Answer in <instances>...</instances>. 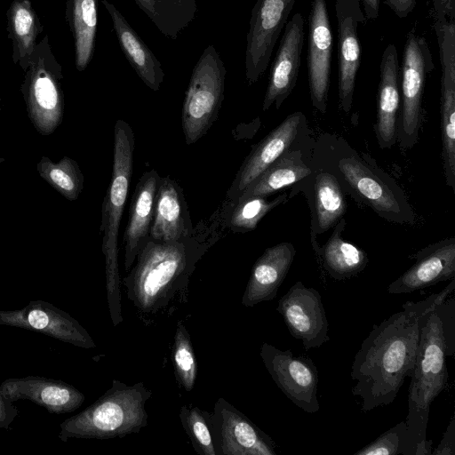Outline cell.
Instances as JSON below:
<instances>
[{
  "instance_id": "obj_8",
  "label": "cell",
  "mask_w": 455,
  "mask_h": 455,
  "mask_svg": "<svg viewBox=\"0 0 455 455\" xmlns=\"http://www.w3.org/2000/svg\"><path fill=\"white\" fill-rule=\"evenodd\" d=\"M226 68L213 44H209L195 65L181 110L187 145L199 140L217 120L224 100Z\"/></svg>"
},
{
  "instance_id": "obj_32",
  "label": "cell",
  "mask_w": 455,
  "mask_h": 455,
  "mask_svg": "<svg viewBox=\"0 0 455 455\" xmlns=\"http://www.w3.org/2000/svg\"><path fill=\"white\" fill-rule=\"evenodd\" d=\"M166 37L177 39L197 15L196 0H134Z\"/></svg>"
},
{
  "instance_id": "obj_21",
  "label": "cell",
  "mask_w": 455,
  "mask_h": 455,
  "mask_svg": "<svg viewBox=\"0 0 455 455\" xmlns=\"http://www.w3.org/2000/svg\"><path fill=\"white\" fill-rule=\"evenodd\" d=\"M411 258L415 263L388 285V293H410L455 278L454 236L431 243Z\"/></svg>"
},
{
  "instance_id": "obj_20",
  "label": "cell",
  "mask_w": 455,
  "mask_h": 455,
  "mask_svg": "<svg viewBox=\"0 0 455 455\" xmlns=\"http://www.w3.org/2000/svg\"><path fill=\"white\" fill-rule=\"evenodd\" d=\"M294 184L291 195L303 192L310 208L312 244L315 235L332 228L343 218L347 208L345 192L334 175L320 168Z\"/></svg>"
},
{
  "instance_id": "obj_19",
  "label": "cell",
  "mask_w": 455,
  "mask_h": 455,
  "mask_svg": "<svg viewBox=\"0 0 455 455\" xmlns=\"http://www.w3.org/2000/svg\"><path fill=\"white\" fill-rule=\"evenodd\" d=\"M304 36V18L300 12H297L284 26L270 70L263 111L268 110L273 104L275 109H279L293 91L299 73Z\"/></svg>"
},
{
  "instance_id": "obj_2",
  "label": "cell",
  "mask_w": 455,
  "mask_h": 455,
  "mask_svg": "<svg viewBox=\"0 0 455 455\" xmlns=\"http://www.w3.org/2000/svg\"><path fill=\"white\" fill-rule=\"evenodd\" d=\"M419 301H407L403 310L373 325L363 340L351 367L352 394L361 398L364 412L390 404L405 379L411 377L419 340Z\"/></svg>"
},
{
  "instance_id": "obj_15",
  "label": "cell",
  "mask_w": 455,
  "mask_h": 455,
  "mask_svg": "<svg viewBox=\"0 0 455 455\" xmlns=\"http://www.w3.org/2000/svg\"><path fill=\"white\" fill-rule=\"evenodd\" d=\"M290 334L301 340L306 351L330 341L329 322L320 293L296 282L282 296L276 307Z\"/></svg>"
},
{
  "instance_id": "obj_18",
  "label": "cell",
  "mask_w": 455,
  "mask_h": 455,
  "mask_svg": "<svg viewBox=\"0 0 455 455\" xmlns=\"http://www.w3.org/2000/svg\"><path fill=\"white\" fill-rule=\"evenodd\" d=\"M332 34L325 0H313L308 18L307 75L312 106L325 114L330 88Z\"/></svg>"
},
{
  "instance_id": "obj_29",
  "label": "cell",
  "mask_w": 455,
  "mask_h": 455,
  "mask_svg": "<svg viewBox=\"0 0 455 455\" xmlns=\"http://www.w3.org/2000/svg\"><path fill=\"white\" fill-rule=\"evenodd\" d=\"M345 227L346 220L342 218L332 228L326 243L315 251L325 271L335 280L352 278L361 273L369 261L365 251L342 238Z\"/></svg>"
},
{
  "instance_id": "obj_34",
  "label": "cell",
  "mask_w": 455,
  "mask_h": 455,
  "mask_svg": "<svg viewBox=\"0 0 455 455\" xmlns=\"http://www.w3.org/2000/svg\"><path fill=\"white\" fill-rule=\"evenodd\" d=\"M36 171L43 180L69 201L76 200L84 188L83 172L78 164L68 156L59 162L42 156Z\"/></svg>"
},
{
  "instance_id": "obj_9",
  "label": "cell",
  "mask_w": 455,
  "mask_h": 455,
  "mask_svg": "<svg viewBox=\"0 0 455 455\" xmlns=\"http://www.w3.org/2000/svg\"><path fill=\"white\" fill-rule=\"evenodd\" d=\"M426 38L411 30L406 36L401 66L402 108L396 122V142L403 149L413 148L419 139L425 111L422 97L427 76L434 70Z\"/></svg>"
},
{
  "instance_id": "obj_35",
  "label": "cell",
  "mask_w": 455,
  "mask_h": 455,
  "mask_svg": "<svg viewBox=\"0 0 455 455\" xmlns=\"http://www.w3.org/2000/svg\"><path fill=\"white\" fill-rule=\"evenodd\" d=\"M172 360L177 382L186 392H191L197 377V363L190 335L180 321L176 325Z\"/></svg>"
},
{
  "instance_id": "obj_36",
  "label": "cell",
  "mask_w": 455,
  "mask_h": 455,
  "mask_svg": "<svg viewBox=\"0 0 455 455\" xmlns=\"http://www.w3.org/2000/svg\"><path fill=\"white\" fill-rule=\"evenodd\" d=\"M209 413L196 406H181L179 417L195 451L199 455H216L209 427Z\"/></svg>"
},
{
  "instance_id": "obj_37",
  "label": "cell",
  "mask_w": 455,
  "mask_h": 455,
  "mask_svg": "<svg viewBox=\"0 0 455 455\" xmlns=\"http://www.w3.org/2000/svg\"><path fill=\"white\" fill-rule=\"evenodd\" d=\"M415 455L404 420L382 433L377 439L355 452V455Z\"/></svg>"
},
{
  "instance_id": "obj_24",
  "label": "cell",
  "mask_w": 455,
  "mask_h": 455,
  "mask_svg": "<svg viewBox=\"0 0 455 455\" xmlns=\"http://www.w3.org/2000/svg\"><path fill=\"white\" fill-rule=\"evenodd\" d=\"M295 254L296 250L289 242L267 248L251 268L242 297V305L254 307L260 302L275 299Z\"/></svg>"
},
{
  "instance_id": "obj_6",
  "label": "cell",
  "mask_w": 455,
  "mask_h": 455,
  "mask_svg": "<svg viewBox=\"0 0 455 455\" xmlns=\"http://www.w3.org/2000/svg\"><path fill=\"white\" fill-rule=\"evenodd\" d=\"M135 137L132 128L122 119L114 128V157L110 184L102 203L100 233L105 257L106 290L113 326L124 321L117 239L133 169Z\"/></svg>"
},
{
  "instance_id": "obj_23",
  "label": "cell",
  "mask_w": 455,
  "mask_h": 455,
  "mask_svg": "<svg viewBox=\"0 0 455 455\" xmlns=\"http://www.w3.org/2000/svg\"><path fill=\"white\" fill-rule=\"evenodd\" d=\"M160 178L158 172L152 169L144 172L135 186L124 234V270L127 272L149 240Z\"/></svg>"
},
{
  "instance_id": "obj_4",
  "label": "cell",
  "mask_w": 455,
  "mask_h": 455,
  "mask_svg": "<svg viewBox=\"0 0 455 455\" xmlns=\"http://www.w3.org/2000/svg\"><path fill=\"white\" fill-rule=\"evenodd\" d=\"M311 163L336 177L345 193L388 222L414 225L416 216L403 189L366 153L346 139L322 133L315 140Z\"/></svg>"
},
{
  "instance_id": "obj_31",
  "label": "cell",
  "mask_w": 455,
  "mask_h": 455,
  "mask_svg": "<svg viewBox=\"0 0 455 455\" xmlns=\"http://www.w3.org/2000/svg\"><path fill=\"white\" fill-rule=\"evenodd\" d=\"M65 16L74 39L76 68L84 71L94 52L98 0H67Z\"/></svg>"
},
{
  "instance_id": "obj_12",
  "label": "cell",
  "mask_w": 455,
  "mask_h": 455,
  "mask_svg": "<svg viewBox=\"0 0 455 455\" xmlns=\"http://www.w3.org/2000/svg\"><path fill=\"white\" fill-rule=\"evenodd\" d=\"M216 455H276L274 440L248 417L220 397L209 413Z\"/></svg>"
},
{
  "instance_id": "obj_33",
  "label": "cell",
  "mask_w": 455,
  "mask_h": 455,
  "mask_svg": "<svg viewBox=\"0 0 455 455\" xmlns=\"http://www.w3.org/2000/svg\"><path fill=\"white\" fill-rule=\"evenodd\" d=\"M288 198L284 192L270 201L263 196L250 197L234 204L224 201L220 208L223 226L235 233L252 231L269 212L286 203Z\"/></svg>"
},
{
  "instance_id": "obj_13",
  "label": "cell",
  "mask_w": 455,
  "mask_h": 455,
  "mask_svg": "<svg viewBox=\"0 0 455 455\" xmlns=\"http://www.w3.org/2000/svg\"><path fill=\"white\" fill-rule=\"evenodd\" d=\"M259 355L271 378L289 400L307 413L320 410L318 371L310 358L294 355L291 349L281 350L267 342L261 345Z\"/></svg>"
},
{
  "instance_id": "obj_14",
  "label": "cell",
  "mask_w": 455,
  "mask_h": 455,
  "mask_svg": "<svg viewBox=\"0 0 455 455\" xmlns=\"http://www.w3.org/2000/svg\"><path fill=\"white\" fill-rule=\"evenodd\" d=\"M296 0H257L246 36L245 79L256 83L267 70L277 39Z\"/></svg>"
},
{
  "instance_id": "obj_40",
  "label": "cell",
  "mask_w": 455,
  "mask_h": 455,
  "mask_svg": "<svg viewBox=\"0 0 455 455\" xmlns=\"http://www.w3.org/2000/svg\"><path fill=\"white\" fill-rule=\"evenodd\" d=\"M398 18L407 17L415 8L417 0H384Z\"/></svg>"
},
{
  "instance_id": "obj_10",
  "label": "cell",
  "mask_w": 455,
  "mask_h": 455,
  "mask_svg": "<svg viewBox=\"0 0 455 455\" xmlns=\"http://www.w3.org/2000/svg\"><path fill=\"white\" fill-rule=\"evenodd\" d=\"M307 116L296 111L252 147L231 184L225 202L235 204L245 188L291 148L314 141Z\"/></svg>"
},
{
  "instance_id": "obj_39",
  "label": "cell",
  "mask_w": 455,
  "mask_h": 455,
  "mask_svg": "<svg viewBox=\"0 0 455 455\" xmlns=\"http://www.w3.org/2000/svg\"><path fill=\"white\" fill-rule=\"evenodd\" d=\"M18 415V409L0 394V428L7 429Z\"/></svg>"
},
{
  "instance_id": "obj_11",
  "label": "cell",
  "mask_w": 455,
  "mask_h": 455,
  "mask_svg": "<svg viewBox=\"0 0 455 455\" xmlns=\"http://www.w3.org/2000/svg\"><path fill=\"white\" fill-rule=\"evenodd\" d=\"M441 75V140L446 185L455 193V19L434 17Z\"/></svg>"
},
{
  "instance_id": "obj_42",
  "label": "cell",
  "mask_w": 455,
  "mask_h": 455,
  "mask_svg": "<svg viewBox=\"0 0 455 455\" xmlns=\"http://www.w3.org/2000/svg\"><path fill=\"white\" fill-rule=\"evenodd\" d=\"M379 3L380 0H361L366 20H376L379 17Z\"/></svg>"
},
{
  "instance_id": "obj_28",
  "label": "cell",
  "mask_w": 455,
  "mask_h": 455,
  "mask_svg": "<svg viewBox=\"0 0 455 455\" xmlns=\"http://www.w3.org/2000/svg\"><path fill=\"white\" fill-rule=\"evenodd\" d=\"M110 15L119 45L138 76L152 91L157 92L164 78L161 62L110 2L102 0Z\"/></svg>"
},
{
  "instance_id": "obj_26",
  "label": "cell",
  "mask_w": 455,
  "mask_h": 455,
  "mask_svg": "<svg viewBox=\"0 0 455 455\" xmlns=\"http://www.w3.org/2000/svg\"><path fill=\"white\" fill-rule=\"evenodd\" d=\"M193 231L182 188L169 176L161 177L149 239L175 241L189 236Z\"/></svg>"
},
{
  "instance_id": "obj_43",
  "label": "cell",
  "mask_w": 455,
  "mask_h": 455,
  "mask_svg": "<svg viewBox=\"0 0 455 455\" xmlns=\"http://www.w3.org/2000/svg\"><path fill=\"white\" fill-rule=\"evenodd\" d=\"M1 108H2V107H1V94H0V111H1Z\"/></svg>"
},
{
  "instance_id": "obj_3",
  "label": "cell",
  "mask_w": 455,
  "mask_h": 455,
  "mask_svg": "<svg viewBox=\"0 0 455 455\" xmlns=\"http://www.w3.org/2000/svg\"><path fill=\"white\" fill-rule=\"evenodd\" d=\"M455 279L440 292L419 300V340L409 387L408 413L404 419L415 455L432 454L427 428L432 402L445 388L449 374L446 357L454 356Z\"/></svg>"
},
{
  "instance_id": "obj_7",
  "label": "cell",
  "mask_w": 455,
  "mask_h": 455,
  "mask_svg": "<svg viewBox=\"0 0 455 455\" xmlns=\"http://www.w3.org/2000/svg\"><path fill=\"white\" fill-rule=\"evenodd\" d=\"M24 73L20 92L28 118L38 133L51 135L63 119L64 76L47 35L36 44Z\"/></svg>"
},
{
  "instance_id": "obj_25",
  "label": "cell",
  "mask_w": 455,
  "mask_h": 455,
  "mask_svg": "<svg viewBox=\"0 0 455 455\" xmlns=\"http://www.w3.org/2000/svg\"><path fill=\"white\" fill-rule=\"evenodd\" d=\"M379 71L374 132L379 147L385 149L396 143V122L401 100L398 54L394 44L385 48Z\"/></svg>"
},
{
  "instance_id": "obj_38",
  "label": "cell",
  "mask_w": 455,
  "mask_h": 455,
  "mask_svg": "<svg viewBox=\"0 0 455 455\" xmlns=\"http://www.w3.org/2000/svg\"><path fill=\"white\" fill-rule=\"evenodd\" d=\"M455 454V419L451 417L450 423L443 433L437 447L432 451L431 455H454Z\"/></svg>"
},
{
  "instance_id": "obj_17",
  "label": "cell",
  "mask_w": 455,
  "mask_h": 455,
  "mask_svg": "<svg viewBox=\"0 0 455 455\" xmlns=\"http://www.w3.org/2000/svg\"><path fill=\"white\" fill-rule=\"evenodd\" d=\"M338 36V90L340 108L348 113L353 105L356 74L361 62L358 25L367 20L361 0H335Z\"/></svg>"
},
{
  "instance_id": "obj_30",
  "label": "cell",
  "mask_w": 455,
  "mask_h": 455,
  "mask_svg": "<svg viewBox=\"0 0 455 455\" xmlns=\"http://www.w3.org/2000/svg\"><path fill=\"white\" fill-rule=\"evenodd\" d=\"M8 38L12 41V61L24 71L43 31L30 0H13L6 12Z\"/></svg>"
},
{
  "instance_id": "obj_27",
  "label": "cell",
  "mask_w": 455,
  "mask_h": 455,
  "mask_svg": "<svg viewBox=\"0 0 455 455\" xmlns=\"http://www.w3.org/2000/svg\"><path fill=\"white\" fill-rule=\"evenodd\" d=\"M314 142L284 152L245 188L235 203L250 197H267L310 175L314 170L311 163Z\"/></svg>"
},
{
  "instance_id": "obj_5",
  "label": "cell",
  "mask_w": 455,
  "mask_h": 455,
  "mask_svg": "<svg viewBox=\"0 0 455 455\" xmlns=\"http://www.w3.org/2000/svg\"><path fill=\"white\" fill-rule=\"evenodd\" d=\"M152 395L141 381L129 386L113 379L93 403L60 423L59 438L103 440L139 434L148 426L146 405Z\"/></svg>"
},
{
  "instance_id": "obj_1",
  "label": "cell",
  "mask_w": 455,
  "mask_h": 455,
  "mask_svg": "<svg viewBox=\"0 0 455 455\" xmlns=\"http://www.w3.org/2000/svg\"><path fill=\"white\" fill-rule=\"evenodd\" d=\"M223 228L219 209L186 238L147 242L122 280L128 300L145 325L170 317L188 303L191 276Z\"/></svg>"
},
{
  "instance_id": "obj_41",
  "label": "cell",
  "mask_w": 455,
  "mask_h": 455,
  "mask_svg": "<svg viewBox=\"0 0 455 455\" xmlns=\"http://www.w3.org/2000/svg\"><path fill=\"white\" fill-rule=\"evenodd\" d=\"M433 16L455 18V0H431Z\"/></svg>"
},
{
  "instance_id": "obj_16",
  "label": "cell",
  "mask_w": 455,
  "mask_h": 455,
  "mask_svg": "<svg viewBox=\"0 0 455 455\" xmlns=\"http://www.w3.org/2000/svg\"><path fill=\"white\" fill-rule=\"evenodd\" d=\"M0 325L34 331L82 348H95L88 331L68 313L43 300L21 309L0 310Z\"/></svg>"
},
{
  "instance_id": "obj_22",
  "label": "cell",
  "mask_w": 455,
  "mask_h": 455,
  "mask_svg": "<svg viewBox=\"0 0 455 455\" xmlns=\"http://www.w3.org/2000/svg\"><path fill=\"white\" fill-rule=\"evenodd\" d=\"M0 394L12 403L32 401L55 414L74 411L85 399L84 395L72 385L41 376L7 379L0 384Z\"/></svg>"
}]
</instances>
